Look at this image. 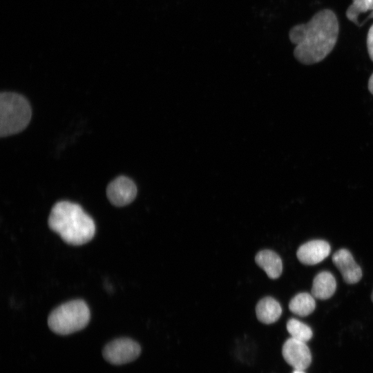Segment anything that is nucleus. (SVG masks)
<instances>
[{
  "instance_id": "39448f33",
  "label": "nucleus",
  "mask_w": 373,
  "mask_h": 373,
  "mask_svg": "<svg viewBox=\"0 0 373 373\" xmlns=\"http://www.w3.org/2000/svg\"><path fill=\"white\" fill-rule=\"evenodd\" d=\"M141 353L140 345L128 338H119L105 345L104 358L113 365H123L135 361Z\"/></svg>"
},
{
  "instance_id": "f257e3e1",
  "label": "nucleus",
  "mask_w": 373,
  "mask_h": 373,
  "mask_svg": "<svg viewBox=\"0 0 373 373\" xmlns=\"http://www.w3.org/2000/svg\"><path fill=\"white\" fill-rule=\"evenodd\" d=\"M338 22L335 13L329 9L315 14L305 24L291 28L289 39L296 44L295 58L306 65L318 63L333 50L338 35Z\"/></svg>"
},
{
  "instance_id": "6e6552de",
  "label": "nucleus",
  "mask_w": 373,
  "mask_h": 373,
  "mask_svg": "<svg viewBox=\"0 0 373 373\" xmlns=\"http://www.w3.org/2000/svg\"><path fill=\"white\" fill-rule=\"evenodd\" d=\"M332 262L347 283L354 284L361 279L362 270L347 249H341L336 251L332 256Z\"/></svg>"
},
{
  "instance_id": "20e7f679",
  "label": "nucleus",
  "mask_w": 373,
  "mask_h": 373,
  "mask_svg": "<svg viewBox=\"0 0 373 373\" xmlns=\"http://www.w3.org/2000/svg\"><path fill=\"white\" fill-rule=\"evenodd\" d=\"M90 320V310L82 300H73L55 308L48 318L49 328L55 334L68 335L84 329Z\"/></svg>"
},
{
  "instance_id": "f3484780",
  "label": "nucleus",
  "mask_w": 373,
  "mask_h": 373,
  "mask_svg": "<svg viewBox=\"0 0 373 373\" xmlns=\"http://www.w3.org/2000/svg\"><path fill=\"white\" fill-rule=\"evenodd\" d=\"M368 88L370 92L373 95V73L370 76L368 82Z\"/></svg>"
},
{
  "instance_id": "9b49d317",
  "label": "nucleus",
  "mask_w": 373,
  "mask_h": 373,
  "mask_svg": "<svg viewBox=\"0 0 373 373\" xmlns=\"http://www.w3.org/2000/svg\"><path fill=\"white\" fill-rule=\"evenodd\" d=\"M336 281L334 276L329 271L318 273L314 278L312 294L315 298L326 300L335 292Z\"/></svg>"
},
{
  "instance_id": "dca6fc26",
  "label": "nucleus",
  "mask_w": 373,
  "mask_h": 373,
  "mask_svg": "<svg viewBox=\"0 0 373 373\" xmlns=\"http://www.w3.org/2000/svg\"><path fill=\"white\" fill-rule=\"evenodd\" d=\"M367 48L370 58L373 61V24L371 26L367 32Z\"/></svg>"
},
{
  "instance_id": "a211bd4d",
  "label": "nucleus",
  "mask_w": 373,
  "mask_h": 373,
  "mask_svg": "<svg viewBox=\"0 0 373 373\" xmlns=\"http://www.w3.org/2000/svg\"><path fill=\"white\" fill-rule=\"evenodd\" d=\"M292 373H305L304 370H294V372Z\"/></svg>"
},
{
  "instance_id": "1a4fd4ad",
  "label": "nucleus",
  "mask_w": 373,
  "mask_h": 373,
  "mask_svg": "<svg viewBox=\"0 0 373 373\" xmlns=\"http://www.w3.org/2000/svg\"><path fill=\"white\" fill-rule=\"evenodd\" d=\"M330 250V245L327 242L323 240H313L300 246L296 256L303 264L314 265L325 259Z\"/></svg>"
},
{
  "instance_id": "0eeeda50",
  "label": "nucleus",
  "mask_w": 373,
  "mask_h": 373,
  "mask_svg": "<svg viewBox=\"0 0 373 373\" xmlns=\"http://www.w3.org/2000/svg\"><path fill=\"white\" fill-rule=\"evenodd\" d=\"M282 354L285 361L294 370H305L312 361V355L306 343L291 337L284 343Z\"/></svg>"
},
{
  "instance_id": "f03ea898",
  "label": "nucleus",
  "mask_w": 373,
  "mask_h": 373,
  "mask_svg": "<svg viewBox=\"0 0 373 373\" xmlns=\"http://www.w3.org/2000/svg\"><path fill=\"white\" fill-rule=\"evenodd\" d=\"M48 223L51 230L72 245H81L89 242L95 233L92 218L80 205L69 201H59L54 204Z\"/></svg>"
},
{
  "instance_id": "f8f14e48",
  "label": "nucleus",
  "mask_w": 373,
  "mask_h": 373,
  "mask_svg": "<svg viewBox=\"0 0 373 373\" xmlns=\"http://www.w3.org/2000/svg\"><path fill=\"white\" fill-rule=\"evenodd\" d=\"M256 316L265 324H271L278 320L282 314L280 303L272 297H265L260 300L256 307Z\"/></svg>"
},
{
  "instance_id": "2eb2a0df",
  "label": "nucleus",
  "mask_w": 373,
  "mask_h": 373,
  "mask_svg": "<svg viewBox=\"0 0 373 373\" xmlns=\"http://www.w3.org/2000/svg\"><path fill=\"white\" fill-rule=\"evenodd\" d=\"M287 329L291 337L303 342L309 341L313 335L312 329L296 318H290L287 323Z\"/></svg>"
},
{
  "instance_id": "4468645a",
  "label": "nucleus",
  "mask_w": 373,
  "mask_h": 373,
  "mask_svg": "<svg viewBox=\"0 0 373 373\" xmlns=\"http://www.w3.org/2000/svg\"><path fill=\"white\" fill-rule=\"evenodd\" d=\"M315 298L307 292L296 294L289 302L290 311L299 316H306L312 314L316 308Z\"/></svg>"
},
{
  "instance_id": "7ed1b4c3",
  "label": "nucleus",
  "mask_w": 373,
  "mask_h": 373,
  "mask_svg": "<svg viewBox=\"0 0 373 373\" xmlns=\"http://www.w3.org/2000/svg\"><path fill=\"white\" fill-rule=\"evenodd\" d=\"M32 115L30 106L22 95L3 92L0 95V135L18 133L28 125Z\"/></svg>"
},
{
  "instance_id": "6ab92c4d",
  "label": "nucleus",
  "mask_w": 373,
  "mask_h": 373,
  "mask_svg": "<svg viewBox=\"0 0 373 373\" xmlns=\"http://www.w3.org/2000/svg\"><path fill=\"white\" fill-rule=\"evenodd\" d=\"M371 298H372V300L373 301V291H372V293Z\"/></svg>"
},
{
  "instance_id": "ddd939ff",
  "label": "nucleus",
  "mask_w": 373,
  "mask_h": 373,
  "mask_svg": "<svg viewBox=\"0 0 373 373\" xmlns=\"http://www.w3.org/2000/svg\"><path fill=\"white\" fill-rule=\"evenodd\" d=\"M362 15H364V23L373 18V0H353L346 10L347 18L358 27Z\"/></svg>"
},
{
  "instance_id": "9d476101",
  "label": "nucleus",
  "mask_w": 373,
  "mask_h": 373,
  "mask_svg": "<svg viewBox=\"0 0 373 373\" xmlns=\"http://www.w3.org/2000/svg\"><path fill=\"white\" fill-rule=\"evenodd\" d=\"M255 261L271 279L278 278L282 274V260L276 252L271 250L265 249L259 251L256 256Z\"/></svg>"
},
{
  "instance_id": "423d86ee",
  "label": "nucleus",
  "mask_w": 373,
  "mask_h": 373,
  "mask_svg": "<svg viewBox=\"0 0 373 373\" xmlns=\"http://www.w3.org/2000/svg\"><path fill=\"white\" fill-rule=\"evenodd\" d=\"M106 195L110 202L114 206H126L135 198L137 186L130 178L119 176L108 184Z\"/></svg>"
}]
</instances>
